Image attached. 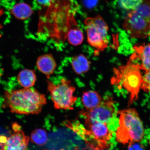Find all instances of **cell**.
Here are the masks:
<instances>
[{
	"mask_svg": "<svg viewBox=\"0 0 150 150\" xmlns=\"http://www.w3.org/2000/svg\"><path fill=\"white\" fill-rule=\"evenodd\" d=\"M78 7L75 0H51L40 15L38 34L58 44L65 42L69 32L79 27L75 18Z\"/></svg>",
	"mask_w": 150,
	"mask_h": 150,
	"instance_id": "1",
	"label": "cell"
},
{
	"mask_svg": "<svg viewBox=\"0 0 150 150\" xmlns=\"http://www.w3.org/2000/svg\"><path fill=\"white\" fill-rule=\"evenodd\" d=\"M4 98L10 111L18 114H38L47 104L45 95L30 88L6 91Z\"/></svg>",
	"mask_w": 150,
	"mask_h": 150,
	"instance_id": "2",
	"label": "cell"
},
{
	"mask_svg": "<svg viewBox=\"0 0 150 150\" xmlns=\"http://www.w3.org/2000/svg\"><path fill=\"white\" fill-rule=\"evenodd\" d=\"M119 115V126L117 128V141L124 145L139 142L145 132L143 123L135 109L130 108L117 111Z\"/></svg>",
	"mask_w": 150,
	"mask_h": 150,
	"instance_id": "3",
	"label": "cell"
},
{
	"mask_svg": "<svg viewBox=\"0 0 150 150\" xmlns=\"http://www.w3.org/2000/svg\"><path fill=\"white\" fill-rule=\"evenodd\" d=\"M122 26L132 38L143 39L150 36V0H143L137 8L129 11Z\"/></svg>",
	"mask_w": 150,
	"mask_h": 150,
	"instance_id": "4",
	"label": "cell"
},
{
	"mask_svg": "<svg viewBox=\"0 0 150 150\" xmlns=\"http://www.w3.org/2000/svg\"><path fill=\"white\" fill-rule=\"evenodd\" d=\"M139 65L133 63L131 61L126 65L114 69V76L112 79L111 83L122 86L130 94L129 105L138 98L141 89L142 76Z\"/></svg>",
	"mask_w": 150,
	"mask_h": 150,
	"instance_id": "5",
	"label": "cell"
},
{
	"mask_svg": "<svg viewBox=\"0 0 150 150\" xmlns=\"http://www.w3.org/2000/svg\"><path fill=\"white\" fill-rule=\"evenodd\" d=\"M47 83L48 91L56 109L74 110L73 106L78 98L74 95L76 88L71 81L63 78L60 83L55 84L47 80Z\"/></svg>",
	"mask_w": 150,
	"mask_h": 150,
	"instance_id": "6",
	"label": "cell"
},
{
	"mask_svg": "<svg viewBox=\"0 0 150 150\" xmlns=\"http://www.w3.org/2000/svg\"><path fill=\"white\" fill-rule=\"evenodd\" d=\"M86 26L87 41L90 46L95 48L97 53L108 47L107 35L109 28L100 15L88 18L84 21Z\"/></svg>",
	"mask_w": 150,
	"mask_h": 150,
	"instance_id": "7",
	"label": "cell"
},
{
	"mask_svg": "<svg viewBox=\"0 0 150 150\" xmlns=\"http://www.w3.org/2000/svg\"><path fill=\"white\" fill-rule=\"evenodd\" d=\"M86 129L82 138L93 150H108V142L112 137V132L105 123H85Z\"/></svg>",
	"mask_w": 150,
	"mask_h": 150,
	"instance_id": "8",
	"label": "cell"
},
{
	"mask_svg": "<svg viewBox=\"0 0 150 150\" xmlns=\"http://www.w3.org/2000/svg\"><path fill=\"white\" fill-rule=\"evenodd\" d=\"M79 114L84 117L85 123L102 122L108 125L115 119L117 113L113 99L108 97L102 99L96 107L82 110Z\"/></svg>",
	"mask_w": 150,
	"mask_h": 150,
	"instance_id": "9",
	"label": "cell"
},
{
	"mask_svg": "<svg viewBox=\"0 0 150 150\" xmlns=\"http://www.w3.org/2000/svg\"><path fill=\"white\" fill-rule=\"evenodd\" d=\"M14 133L9 137L0 136V150H27L29 137L17 123L13 125Z\"/></svg>",
	"mask_w": 150,
	"mask_h": 150,
	"instance_id": "10",
	"label": "cell"
},
{
	"mask_svg": "<svg viewBox=\"0 0 150 150\" xmlns=\"http://www.w3.org/2000/svg\"><path fill=\"white\" fill-rule=\"evenodd\" d=\"M135 53L131 56L130 60L138 58L141 64L139 65L141 70H150V43L137 45L134 46Z\"/></svg>",
	"mask_w": 150,
	"mask_h": 150,
	"instance_id": "11",
	"label": "cell"
},
{
	"mask_svg": "<svg viewBox=\"0 0 150 150\" xmlns=\"http://www.w3.org/2000/svg\"><path fill=\"white\" fill-rule=\"evenodd\" d=\"M36 65L38 70L46 75L48 79L53 74L57 67V64L52 54H48L39 56Z\"/></svg>",
	"mask_w": 150,
	"mask_h": 150,
	"instance_id": "12",
	"label": "cell"
},
{
	"mask_svg": "<svg viewBox=\"0 0 150 150\" xmlns=\"http://www.w3.org/2000/svg\"><path fill=\"white\" fill-rule=\"evenodd\" d=\"M73 70L78 75L85 74L91 67V62L83 54L74 56L71 62Z\"/></svg>",
	"mask_w": 150,
	"mask_h": 150,
	"instance_id": "13",
	"label": "cell"
},
{
	"mask_svg": "<svg viewBox=\"0 0 150 150\" xmlns=\"http://www.w3.org/2000/svg\"><path fill=\"white\" fill-rule=\"evenodd\" d=\"M102 99L99 93L93 91H84L82 97V102L86 110L92 109L100 105Z\"/></svg>",
	"mask_w": 150,
	"mask_h": 150,
	"instance_id": "14",
	"label": "cell"
},
{
	"mask_svg": "<svg viewBox=\"0 0 150 150\" xmlns=\"http://www.w3.org/2000/svg\"><path fill=\"white\" fill-rule=\"evenodd\" d=\"M11 14L20 20H25L30 17L33 13L31 7L27 4L19 3L16 4L11 9Z\"/></svg>",
	"mask_w": 150,
	"mask_h": 150,
	"instance_id": "15",
	"label": "cell"
},
{
	"mask_svg": "<svg viewBox=\"0 0 150 150\" xmlns=\"http://www.w3.org/2000/svg\"><path fill=\"white\" fill-rule=\"evenodd\" d=\"M36 76L35 71L24 69L21 71L18 75V83L24 88H30L35 84Z\"/></svg>",
	"mask_w": 150,
	"mask_h": 150,
	"instance_id": "16",
	"label": "cell"
},
{
	"mask_svg": "<svg viewBox=\"0 0 150 150\" xmlns=\"http://www.w3.org/2000/svg\"><path fill=\"white\" fill-rule=\"evenodd\" d=\"M83 33L79 27L73 28L69 32L67 37V40L69 44L74 46H77L83 42Z\"/></svg>",
	"mask_w": 150,
	"mask_h": 150,
	"instance_id": "17",
	"label": "cell"
},
{
	"mask_svg": "<svg viewBox=\"0 0 150 150\" xmlns=\"http://www.w3.org/2000/svg\"><path fill=\"white\" fill-rule=\"evenodd\" d=\"M31 141L33 144L39 146H44L48 141L46 131L42 129H37L31 133Z\"/></svg>",
	"mask_w": 150,
	"mask_h": 150,
	"instance_id": "18",
	"label": "cell"
},
{
	"mask_svg": "<svg viewBox=\"0 0 150 150\" xmlns=\"http://www.w3.org/2000/svg\"><path fill=\"white\" fill-rule=\"evenodd\" d=\"M143 1V0H120V3L123 8L131 11L137 8Z\"/></svg>",
	"mask_w": 150,
	"mask_h": 150,
	"instance_id": "19",
	"label": "cell"
},
{
	"mask_svg": "<svg viewBox=\"0 0 150 150\" xmlns=\"http://www.w3.org/2000/svg\"><path fill=\"white\" fill-rule=\"evenodd\" d=\"M141 89L146 92L150 93V70L146 71L142 76Z\"/></svg>",
	"mask_w": 150,
	"mask_h": 150,
	"instance_id": "20",
	"label": "cell"
},
{
	"mask_svg": "<svg viewBox=\"0 0 150 150\" xmlns=\"http://www.w3.org/2000/svg\"><path fill=\"white\" fill-rule=\"evenodd\" d=\"M36 1L39 5L47 7L50 4L51 0H36Z\"/></svg>",
	"mask_w": 150,
	"mask_h": 150,
	"instance_id": "21",
	"label": "cell"
},
{
	"mask_svg": "<svg viewBox=\"0 0 150 150\" xmlns=\"http://www.w3.org/2000/svg\"><path fill=\"white\" fill-rule=\"evenodd\" d=\"M129 150H142L141 147H134L132 144L129 145Z\"/></svg>",
	"mask_w": 150,
	"mask_h": 150,
	"instance_id": "22",
	"label": "cell"
},
{
	"mask_svg": "<svg viewBox=\"0 0 150 150\" xmlns=\"http://www.w3.org/2000/svg\"><path fill=\"white\" fill-rule=\"evenodd\" d=\"M4 13V11L3 9H0V17L2 16ZM2 27V25L0 23V30L1 29Z\"/></svg>",
	"mask_w": 150,
	"mask_h": 150,
	"instance_id": "23",
	"label": "cell"
},
{
	"mask_svg": "<svg viewBox=\"0 0 150 150\" xmlns=\"http://www.w3.org/2000/svg\"><path fill=\"white\" fill-rule=\"evenodd\" d=\"M61 150H65L63 149H62Z\"/></svg>",
	"mask_w": 150,
	"mask_h": 150,
	"instance_id": "24",
	"label": "cell"
}]
</instances>
